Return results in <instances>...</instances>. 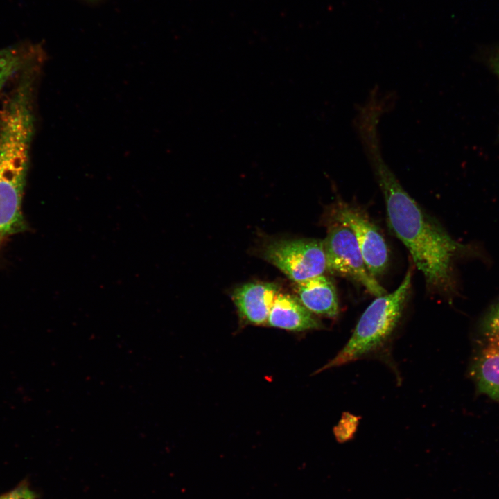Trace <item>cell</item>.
<instances>
[{"mask_svg":"<svg viewBox=\"0 0 499 499\" xmlns=\"http://www.w3.org/2000/svg\"><path fill=\"white\" fill-rule=\"evenodd\" d=\"M484 338L471 373L479 392L499 401V333Z\"/></svg>","mask_w":499,"mask_h":499,"instance_id":"obj_7","label":"cell"},{"mask_svg":"<svg viewBox=\"0 0 499 499\" xmlns=\"http://www.w3.org/2000/svg\"><path fill=\"white\" fill-rule=\"evenodd\" d=\"M279 292L276 283L252 282L243 284L233 292V300L240 317L254 325L267 323L274 301Z\"/></svg>","mask_w":499,"mask_h":499,"instance_id":"obj_6","label":"cell"},{"mask_svg":"<svg viewBox=\"0 0 499 499\" xmlns=\"http://www.w3.org/2000/svg\"><path fill=\"white\" fill-rule=\"evenodd\" d=\"M262 256L295 283L323 274L326 269L322 240H280L262 250Z\"/></svg>","mask_w":499,"mask_h":499,"instance_id":"obj_4","label":"cell"},{"mask_svg":"<svg viewBox=\"0 0 499 499\" xmlns=\"http://www.w3.org/2000/svg\"><path fill=\"white\" fill-rule=\"evenodd\" d=\"M295 291L301 303L313 313L329 317L338 315L339 306L335 288L323 274L295 282Z\"/></svg>","mask_w":499,"mask_h":499,"instance_id":"obj_9","label":"cell"},{"mask_svg":"<svg viewBox=\"0 0 499 499\" xmlns=\"http://www.w3.org/2000/svg\"><path fill=\"white\" fill-rule=\"evenodd\" d=\"M480 327L484 338L499 333V300L489 307L482 319Z\"/></svg>","mask_w":499,"mask_h":499,"instance_id":"obj_11","label":"cell"},{"mask_svg":"<svg viewBox=\"0 0 499 499\" xmlns=\"http://www.w3.org/2000/svg\"><path fill=\"white\" fill-rule=\"evenodd\" d=\"M411 279L410 269L394 291L376 297L361 315L344 347L317 372L356 361L385 347L401 319Z\"/></svg>","mask_w":499,"mask_h":499,"instance_id":"obj_2","label":"cell"},{"mask_svg":"<svg viewBox=\"0 0 499 499\" xmlns=\"http://www.w3.org/2000/svg\"><path fill=\"white\" fill-rule=\"evenodd\" d=\"M322 244L326 269L330 272L359 283L374 296L386 293L369 271L356 237L348 227L334 221Z\"/></svg>","mask_w":499,"mask_h":499,"instance_id":"obj_3","label":"cell"},{"mask_svg":"<svg viewBox=\"0 0 499 499\" xmlns=\"http://www.w3.org/2000/svg\"><path fill=\"white\" fill-rule=\"evenodd\" d=\"M358 138L384 197L388 225L409 251L426 285L448 292L453 281V263L463 250L432 220L402 186L384 159L378 130L368 128Z\"/></svg>","mask_w":499,"mask_h":499,"instance_id":"obj_1","label":"cell"},{"mask_svg":"<svg viewBox=\"0 0 499 499\" xmlns=\"http://www.w3.org/2000/svg\"><path fill=\"white\" fill-rule=\"evenodd\" d=\"M333 218L352 231L370 273L375 277L381 274L387 267L388 247L384 237L366 213L338 202L333 209Z\"/></svg>","mask_w":499,"mask_h":499,"instance_id":"obj_5","label":"cell"},{"mask_svg":"<svg viewBox=\"0 0 499 499\" xmlns=\"http://www.w3.org/2000/svg\"><path fill=\"white\" fill-rule=\"evenodd\" d=\"M489 63L491 69L499 79V50L491 55Z\"/></svg>","mask_w":499,"mask_h":499,"instance_id":"obj_12","label":"cell"},{"mask_svg":"<svg viewBox=\"0 0 499 499\" xmlns=\"http://www.w3.org/2000/svg\"><path fill=\"white\" fill-rule=\"evenodd\" d=\"M33 51V49L24 46H10L0 50V91L28 63Z\"/></svg>","mask_w":499,"mask_h":499,"instance_id":"obj_10","label":"cell"},{"mask_svg":"<svg viewBox=\"0 0 499 499\" xmlns=\"http://www.w3.org/2000/svg\"><path fill=\"white\" fill-rule=\"evenodd\" d=\"M267 323L272 327L293 331L321 329L324 327L297 297L280 292L274 301Z\"/></svg>","mask_w":499,"mask_h":499,"instance_id":"obj_8","label":"cell"}]
</instances>
